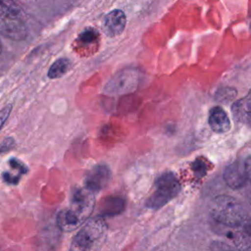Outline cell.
<instances>
[{"mask_svg":"<svg viewBox=\"0 0 251 251\" xmlns=\"http://www.w3.org/2000/svg\"><path fill=\"white\" fill-rule=\"evenodd\" d=\"M94 194L85 187L75 188L70 205L57 215L59 228L69 232L80 226L89 218L94 209Z\"/></svg>","mask_w":251,"mask_h":251,"instance_id":"obj_1","label":"cell"},{"mask_svg":"<svg viewBox=\"0 0 251 251\" xmlns=\"http://www.w3.org/2000/svg\"><path fill=\"white\" fill-rule=\"evenodd\" d=\"M107 229L103 218L89 220L73 238L69 251H100L106 241Z\"/></svg>","mask_w":251,"mask_h":251,"instance_id":"obj_2","label":"cell"},{"mask_svg":"<svg viewBox=\"0 0 251 251\" xmlns=\"http://www.w3.org/2000/svg\"><path fill=\"white\" fill-rule=\"evenodd\" d=\"M248 214L233 197L220 195L211 205V217L215 224L237 229Z\"/></svg>","mask_w":251,"mask_h":251,"instance_id":"obj_3","label":"cell"},{"mask_svg":"<svg viewBox=\"0 0 251 251\" xmlns=\"http://www.w3.org/2000/svg\"><path fill=\"white\" fill-rule=\"evenodd\" d=\"M0 34L17 41L27 35L23 11L13 0H0Z\"/></svg>","mask_w":251,"mask_h":251,"instance_id":"obj_4","label":"cell"},{"mask_svg":"<svg viewBox=\"0 0 251 251\" xmlns=\"http://www.w3.org/2000/svg\"><path fill=\"white\" fill-rule=\"evenodd\" d=\"M181 188L177 176L173 172L161 174L155 180L154 190L146 201V207L158 210L177 196Z\"/></svg>","mask_w":251,"mask_h":251,"instance_id":"obj_5","label":"cell"},{"mask_svg":"<svg viewBox=\"0 0 251 251\" xmlns=\"http://www.w3.org/2000/svg\"><path fill=\"white\" fill-rule=\"evenodd\" d=\"M138 83V73L134 69H123L116 73L106 83L104 92L110 95H121L133 91Z\"/></svg>","mask_w":251,"mask_h":251,"instance_id":"obj_6","label":"cell"},{"mask_svg":"<svg viewBox=\"0 0 251 251\" xmlns=\"http://www.w3.org/2000/svg\"><path fill=\"white\" fill-rule=\"evenodd\" d=\"M112 177L110 168L105 164H98L92 167L84 178V187L93 193L102 190L108 185Z\"/></svg>","mask_w":251,"mask_h":251,"instance_id":"obj_7","label":"cell"},{"mask_svg":"<svg viewBox=\"0 0 251 251\" xmlns=\"http://www.w3.org/2000/svg\"><path fill=\"white\" fill-rule=\"evenodd\" d=\"M126 16L124 11L115 9L110 11L103 20V31L109 37L120 35L126 27Z\"/></svg>","mask_w":251,"mask_h":251,"instance_id":"obj_8","label":"cell"},{"mask_svg":"<svg viewBox=\"0 0 251 251\" xmlns=\"http://www.w3.org/2000/svg\"><path fill=\"white\" fill-rule=\"evenodd\" d=\"M224 179L226 183L232 189L242 188L248 180L244 163L240 164L239 162H233L228 165L225 169Z\"/></svg>","mask_w":251,"mask_h":251,"instance_id":"obj_9","label":"cell"},{"mask_svg":"<svg viewBox=\"0 0 251 251\" xmlns=\"http://www.w3.org/2000/svg\"><path fill=\"white\" fill-rule=\"evenodd\" d=\"M126 206V198L122 195H109L103 198L98 205L99 217H113L124 212Z\"/></svg>","mask_w":251,"mask_h":251,"instance_id":"obj_10","label":"cell"},{"mask_svg":"<svg viewBox=\"0 0 251 251\" xmlns=\"http://www.w3.org/2000/svg\"><path fill=\"white\" fill-rule=\"evenodd\" d=\"M208 123L212 130L217 133H225L230 129L229 118L221 106H215L210 110Z\"/></svg>","mask_w":251,"mask_h":251,"instance_id":"obj_11","label":"cell"},{"mask_svg":"<svg viewBox=\"0 0 251 251\" xmlns=\"http://www.w3.org/2000/svg\"><path fill=\"white\" fill-rule=\"evenodd\" d=\"M231 112L237 121L251 126V89L244 97L232 104Z\"/></svg>","mask_w":251,"mask_h":251,"instance_id":"obj_12","label":"cell"},{"mask_svg":"<svg viewBox=\"0 0 251 251\" xmlns=\"http://www.w3.org/2000/svg\"><path fill=\"white\" fill-rule=\"evenodd\" d=\"M10 170L3 172L2 178L3 181L8 184H17L19 183L22 176L25 175L28 171V168L25 163L17 158H11L8 162Z\"/></svg>","mask_w":251,"mask_h":251,"instance_id":"obj_13","label":"cell"},{"mask_svg":"<svg viewBox=\"0 0 251 251\" xmlns=\"http://www.w3.org/2000/svg\"><path fill=\"white\" fill-rule=\"evenodd\" d=\"M72 68V62L68 58L57 59L49 68L47 75L49 78L55 79L65 75Z\"/></svg>","mask_w":251,"mask_h":251,"instance_id":"obj_14","label":"cell"},{"mask_svg":"<svg viewBox=\"0 0 251 251\" xmlns=\"http://www.w3.org/2000/svg\"><path fill=\"white\" fill-rule=\"evenodd\" d=\"M99 40V32L94 27L84 28L77 36V42L82 46H91Z\"/></svg>","mask_w":251,"mask_h":251,"instance_id":"obj_15","label":"cell"},{"mask_svg":"<svg viewBox=\"0 0 251 251\" xmlns=\"http://www.w3.org/2000/svg\"><path fill=\"white\" fill-rule=\"evenodd\" d=\"M236 90L231 87H222L216 93V100L221 103H227L234 99Z\"/></svg>","mask_w":251,"mask_h":251,"instance_id":"obj_16","label":"cell"},{"mask_svg":"<svg viewBox=\"0 0 251 251\" xmlns=\"http://www.w3.org/2000/svg\"><path fill=\"white\" fill-rule=\"evenodd\" d=\"M191 168H192V170H193V172L196 176H198L199 177H202L207 172L208 165H207V162H206L205 159L198 158L192 163Z\"/></svg>","mask_w":251,"mask_h":251,"instance_id":"obj_17","label":"cell"},{"mask_svg":"<svg viewBox=\"0 0 251 251\" xmlns=\"http://www.w3.org/2000/svg\"><path fill=\"white\" fill-rule=\"evenodd\" d=\"M11 111H12V105L11 104L5 106L4 108H2L0 110V130L3 127V126L5 125L6 121L8 120V118L11 114Z\"/></svg>","mask_w":251,"mask_h":251,"instance_id":"obj_18","label":"cell"},{"mask_svg":"<svg viewBox=\"0 0 251 251\" xmlns=\"http://www.w3.org/2000/svg\"><path fill=\"white\" fill-rule=\"evenodd\" d=\"M14 144H15V142H14V139L12 137H8L5 140H3L0 143V154L10 150L11 148H13Z\"/></svg>","mask_w":251,"mask_h":251,"instance_id":"obj_19","label":"cell"},{"mask_svg":"<svg viewBox=\"0 0 251 251\" xmlns=\"http://www.w3.org/2000/svg\"><path fill=\"white\" fill-rule=\"evenodd\" d=\"M244 167L248 176V179L251 181V156L246 158V160L244 161Z\"/></svg>","mask_w":251,"mask_h":251,"instance_id":"obj_20","label":"cell"},{"mask_svg":"<svg viewBox=\"0 0 251 251\" xmlns=\"http://www.w3.org/2000/svg\"><path fill=\"white\" fill-rule=\"evenodd\" d=\"M2 52V44H1V41H0V54Z\"/></svg>","mask_w":251,"mask_h":251,"instance_id":"obj_21","label":"cell"},{"mask_svg":"<svg viewBox=\"0 0 251 251\" xmlns=\"http://www.w3.org/2000/svg\"><path fill=\"white\" fill-rule=\"evenodd\" d=\"M248 197H249V202H250V205H251V193H250V195Z\"/></svg>","mask_w":251,"mask_h":251,"instance_id":"obj_22","label":"cell"},{"mask_svg":"<svg viewBox=\"0 0 251 251\" xmlns=\"http://www.w3.org/2000/svg\"><path fill=\"white\" fill-rule=\"evenodd\" d=\"M250 28H251V17H250Z\"/></svg>","mask_w":251,"mask_h":251,"instance_id":"obj_23","label":"cell"}]
</instances>
